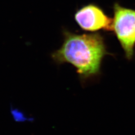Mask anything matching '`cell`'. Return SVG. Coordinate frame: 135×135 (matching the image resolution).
Returning a JSON list of instances; mask_svg holds the SVG:
<instances>
[{"label":"cell","mask_w":135,"mask_h":135,"mask_svg":"<svg viewBox=\"0 0 135 135\" xmlns=\"http://www.w3.org/2000/svg\"><path fill=\"white\" fill-rule=\"evenodd\" d=\"M10 112L13 120L16 123H24L27 122H32L35 120L34 118L28 116L22 109L10 105Z\"/></svg>","instance_id":"obj_4"},{"label":"cell","mask_w":135,"mask_h":135,"mask_svg":"<svg viewBox=\"0 0 135 135\" xmlns=\"http://www.w3.org/2000/svg\"><path fill=\"white\" fill-rule=\"evenodd\" d=\"M74 19L84 31L94 33L100 31H112L113 18L95 3H88L78 8L74 15Z\"/></svg>","instance_id":"obj_3"},{"label":"cell","mask_w":135,"mask_h":135,"mask_svg":"<svg viewBox=\"0 0 135 135\" xmlns=\"http://www.w3.org/2000/svg\"><path fill=\"white\" fill-rule=\"evenodd\" d=\"M112 31L128 60H131L135 48V9L115 2L113 6Z\"/></svg>","instance_id":"obj_2"},{"label":"cell","mask_w":135,"mask_h":135,"mask_svg":"<svg viewBox=\"0 0 135 135\" xmlns=\"http://www.w3.org/2000/svg\"><path fill=\"white\" fill-rule=\"evenodd\" d=\"M62 44L51 57L57 64L73 65L82 82L98 76L107 51L104 38L99 33L77 34L64 29Z\"/></svg>","instance_id":"obj_1"}]
</instances>
